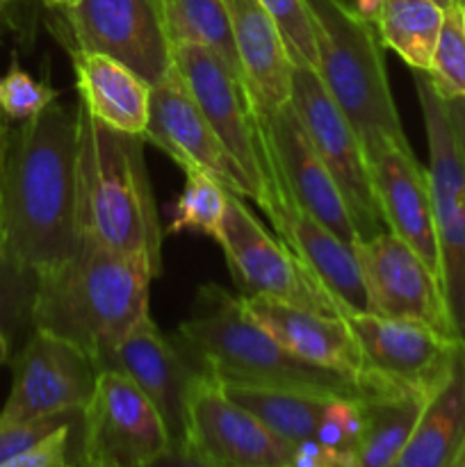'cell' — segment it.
<instances>
[{
    "instance_id": "obj_7",
    "label": "cell",
    "mask_w": 465,
    "mask_h": 467,
    "mask_svg": "<svg viewBox=\"0 0 465 467\" xmlns=\"http://www.w3.org/2000/svg\"><path fill=\"white\" fill-rule=\"evenodd\" d=\"M413 73L429 144L427 173L440 254V283L456 336L465 345V164L456 146L445 100L427 73Z\"/></svg>"
},
{
    "instance_id": "obj_37",
    "label": "cell",
    "mask_w": 465,
    "mask_h": 467,
    "mask_svg": "<svg viewBox=\"0 0 465 467\" xmlns=\"http://www.w3.org/2000/svg\"><path fill=\"white\" fill-rule=\"evenodd\" d=\"M140 467H219L212 459L203 454L191 441H171L167 450L160 451Z\"/></svg>"
},
{
    "instance_id": "obj_40",
    "label": "cell",
    "mask_w": 465,
    "mask_h": 467,
    "mask_svg": "<svg viewBox=\"0 0 465 467\" xmlns=\"http://www.w3.org/2000/svg\"><path fill=\"white\" fill-rule=\"evenodd\" d=\"M9 135H12L9 119L0 112V190H3V171H5V158H7ZM0 254H3V242H0Z\"/></svg>"
},
{
    "instance_id": "obj_14",
    "label": "cell",
    "mask_w": 465,
    "mask_h": 467,
    "mask_svg": "<svg viewBox=\"0 0 465 467\" xmlns=\"http://www.w3.org/2000/svg\"><path fill=\"white\" fill-rule=\"evenodd\" d=\"M356 255L367 287L369 313L427 324L459 340L440 276L401 237L390 231L363 237Z\"/></svg>"
},
{
    "instance_id": "obj_24",
    "label": "cell",
    "mask_w": 465,
    "mask_h": 467,
    "mask_svg": "<svg viewBox=\"0 0 465 467\" xmlns=\"http://www.w3.org/2000/svg\"><path fill=\"white\" fill-rule=\"evenodd\" d=\"M465 447V345L392 467H456Z\"/></svg>"
},
{
    "instance_id": "obj_10",
    "label": "cell",
    "mask_w": 465,
    "mask_h": 467,
    "mask_svg": "<svg viewBox=\"0 0 465 467\" xmlns=\"http://www.w3.org/2000/svg\"><path fill=\"white\" fill-rule=\"evenodd\" d=\"M290 105L313 149L340 187L360 240L388 231L374 194L363 144L315 68L292 64Z\"/></svg>"
},
{
    "instance_id": "obj_9",
    "label": "cell",
    "mask_w": 465,
    "mask_h": 467,
    "mask_svg": "<svg viewBox=\"0 0 465 467\" xmlns=\"http://www.w3.org/2000/svg\"><path fill=\"white\" fill-rule=\"evenodd\" d=\"M62 12L71 53L108 55L150 87L171 73L173 44L162 0H78Z\"/></svg>"
},
{
    "instance_id": "obj_29",
    "label": "cell",
    "mask_w": 465,
    "mask_h": 467,
    "mask_svg": "<svg viewBox=\"0 0 465 467\" xmlns=\"http://www.w3.org/2000/svg\"><path fill=\"white\" fill-rule=\"evenodd\" d=\"M185 187L169 214L167 233L194 231L217 240L226 213L228 190L203 171H185Z\"/></svg>"
},
{
    "instance_id": "obj_5",
    "label": "cell",
    "mask_w": 465,
    "mask_h": 467,
    "mask_svg": "<svg viewBox=\"0 0 465 467\" xmlns=\"http://www.w3.org/2000/svg\"><path fill=\"white\" fill-rule=\"evenodd\" d=\"M317 32V73L363 144L367 164L386 146L410 149L392 99L377 26L346 0H305Z\"/></svg>"
},
{
    "instance_id": "obj_20",
    "label": "cell",
    "mask_w": 465,
    "mask_h": 467,
    "mask_svg": "<svg viewBox=\"0 0 465 467\" xmlns=\"http://www.w3.org/2000/svg\"><path fill=\"white\" fill-rule=\"evenodd\" d=\"M374 194L386 228L406 242L440 276L429 173L410 149L386 146L369 162Z\"/></svg>"
},
{
    "instance_id": "obj_31",
    "label": "cell",
    "mask_w": 465,
    "mask_h": 467,
    "mask_svg": "<svg viewBox=\"0 0 465 467\" xmlns=\"http://www.w3.org/2000/svg\"><path fill=\"white\" fill-rule=\"evenodd\" d=\"M427 76L442 99L465 96V30L459 3L445 9Z\"/></svg>"
},
{
    "instance_id": "obj_11",
    "label": "cell",
    "mask_w": 465,
    "mask_h": 467,
    "mask_svg": "<svg viewBox=\"0 0 465 467\" xmlns=\"http://www.w3.org/2000/svg\"><path fill=\"white\" fill-rule=\"evenodd\" d=\"M173 67L222 144L244 171L253 203L264 208V149L244 80L208 46L173 44Z\"/></svg>"
},
{
    "instance_id": "obj_8",
    "label": "cell",
    "mask_w": 465,
    "mask_h": 467,
    "mask_svg": "<svg viewBox=\"0 0 465 467\" xmlns=\"http://www.w3.org/2000/svg\"><path fill=\"white\" fill-rule=\"evenodd\" d=\"M231 276L246 296H267L315 313L342 317L336 301L305 269L299 255L276 240L251 214L244 199L228 192L222 231L217 235Z\"/></svg>"
},
{
    "instance_id": "obj_12",
    "label": "cell",
    "mask_w": 465,
    "mask_h": 467,
    "mask_svg": "<svg viewBox=\"0 0 465 467\" xmlns=\"http://www.w3.org/2000/svg\"><path fill=\"white\" fill-rule=\"evenodd\" d=\"M14 381L0 409V427L82 413L94 392V360L68 340L35 328L12 363Z\"/></svg>"
},
{
    "instance_id": "obj_18",
    "label": "cell",
    "mask_w": 465,
    "mask_h": 467,
    "mask_svg": "<svg viewBox=\"0 0 465 467\" xmlns=\"http://www.w3.org/2000/svg\"><path fill=\"white\" fill-rule=\"evenodd\" d=\"M255 117L296 205L331 228L346 244H358L360 233L346 208L345 196L310 144L292 105L285 103L278 109H260L255 105Z\"/></svg>"
},
{
    "instance_id": "obj_44",
    "label": "cell",
    "mask_w": 465,
    "mask_h": 467,
    "mask_svg": "<svg viewBox=\"0 0 465 467\" xmlns=\"http://www.w3.org/2000/svg\"><path fill=\"white\" fill-rule=\"evenodd\" d=\"M431 3H436L438 7L447 9V7H451V5H456V3H459V0H431Z\"/></svg>"
},
{
    "instance_id": "obj_39",
    "label": "cell",
    "mask_w": 465,
    "mask_h": 467,
    "mask_svg": "<svg viewBox=\"0 0 465 467\" xmlns=\"http://www.w3.org/2000/svg\"><path fill=\"white\" fill-rule=\"evenodd\" d=\"M346 3H349V7L354 9L360 18H365V21L369 23H377V18L381 16L386 0H346Z\"/></svg>"
},
{
    "instance_id": "obj_13",
    "label": "cell",
    "mask_w": 465,
    "mask_h": 467,
    "mask_svg": "<svg viewBox=\"0 0 465 467\" xmlns=\"http://www.w3.org/2000/svg\"><path fill=\"white\" fill-rule=\"evenodd\" d=\"M171 442L162 415L135 381L117 369H100L82 409L78 454L140 467Z\"/></svg>"
},
{
    "instance_id": "obj_45",
    "label": "cell",
    "mask_w": 465,
    "mask_h": 467,
    "mask_svg": "<svg viewBox=\"0 0 465 467\" xmlns=\"http://www.w3.org/2000/svg\"><path fill=\"white\" fill-rule=\"evenodd\" d=\"M459 7H460V18H463V30H465V0H460Z\"/></svg>"
},
{
    "instance_id": "obj_1",
    "label": "cell",
    "mask_w": 465,
    "mask_h": 467,
    "mask_svg": "<svg viewBox=\"0 0 465 467\" xmlns=\"http://www.w3.org/2000/svg\"><path fill=\"white\" fill-rule=\"evenodd\" d=\"M3 254L36 274L80 249L78 108L53 103L12 128L0 190Z\"/></svg>"
},
{
    "instance_id": "obj_23",
    "label": "cell",
    "mask_w": 465,
    "mask_h": 467,
    "mask_svg": "<svg viewBox=\"0 0 465 467\" xmlns=\"http://www.w3.org/2000/svg\"><path fill=\"white\" fill-rule=\"evenodd\" d=\"M80 105L114 130L144 135L150 85L117 59L100 53H71Z\"/></svg>"
},
{
    "instance_id": "obj_22",
    "label": "cell",
    "mask_w": 465,
    "mask_h": 467,
    "mask_svg": "<svg viewBox=\"0 0 465 467\" xmlns=\"http://www.w3.org/2000/svg\"><path fill=\"white\" fill-rule=\"evenodd\" d=\"M223 7L251 100L260 109L290 103L292 59L272 14L260 0H223Z\"/></svg>"
},
{
    "instance_id": "obj_46",
    "label": "cell",
    "mask_w": 465,
    "mask_h": 467,
    "mask_svg": "<svg viewBox=\"0 0 465 467\" xmlns=\"http://www.w3.org/2000/svg\"><path fill=\"white\" fill-rule=\"evenodd\" d=\"M456 467H465V447H463V451H460V456H459V463H456Z\"/></svg>"
},
{
    "instance_id": "obj_33",
    "label": "cell",
    "mask_w": 465,
    "mask_h": 467,
    "mask_svg": "<svg viewBox=\"0 0 465 467\" xmlns=\"http://www.w3.org/2000/svg\"><path fill=\"white\" fill-rule=\"evenodd\" d=\"M57 91L48 82L35 80L14 59L9 71L0 78V112L9 121H27L55 103Z\"/></svg>"
},
{
    "instance_id": "obj_43",
    "label": "cell",
    "mask_w": 465,
    "mask_h": 467,
    "mask_svg": "<svg viewBox=\"0 0 465 467\" xmlns=\"http://www.w3.org/2000/svg\"><path fill=\"white\" fill-rule=\"evenodd\" d=\"M48 7H57V9H67V7H73V5L78 3V0H44Z\"/></svg>"
},
{
    "instance_id": "obj_27",
    "label": "cell",
    "mask_w": 465,
    "mask_h": 467,
    "mask_svg": "<svg viewBox=\"0 0 465 467\" xmlns=\"http://www.w3.org/2000/svg\"><path fill=\"white\" fill-rule=\"evenodd\" d=\"M445 9L431 0H386L377 32L383 48H390L413 71L427 73L440 35Z\"/></svg>"
},
{
    "instance_id": "obj_35",
    "label": "cell",
    "mask_w": 465,
    "mask_h": 467,
    "mask_svg": "<svg viewBox=\"0 0 465 467\" xmlns=\"http://www.w3.org/2000/svg\"><path fill=\"white\" fill-rule=\"evenodd\" d=\"M82 418V413H71V415H50V418H39V420H27V422H16V424H5L0 427V463H5L12 456L23 454L30 447L39 445L44 438H48L50 433L57 431L59 427H67V424L78 422Z\"/></svg>"
},
{
    "instance_id": "obj_4",
    "label": "cell",
    "mask_w": 465,
    "mask_h": 467,
    "mask_svg": "<svg viewBox=\"0 0 465 467\" xmlns=\"http://www.w3.org/2000/svg\"><path fill=\"white\" fill-rule=\"evenodd\" d=\"M171 340L201 372L222 383L299 388L363 400L358 383L292 356L246 313L240 296L219 285L196 292L191 315Z\"/></svg>"
},
{
    "instance_id": "obj_38",
    "label": "cell",
    "mask_w": 465,
    "mask_h": 467,
    "mask_svg": "<svg viewBox=\"0 0 465 467\" xmlns=\"http://www.w3.org/2000/svg\"><path fill=\"white\" fill-rule=\"evenodd\" d=\"M442 100H445L447 117H450L451 130H454L456 137V146H459V153L465 164V96H451V99Z\"/></svg>"
},
{
    "instance_id": "obj_32",
    "label": "cell",
    "mask_w": 465,
    "mask_h": 467,
    "mask_svg": "<svg viewBox=\"0 0 465 467\" xmlns=\"http://www.w3.org/2000/svg\"><path fill=\"white\" fill-rule=\"evenodd\" d=\"M281 30L292 64L317 71V32L305 0H260Z\"/></svg>"
},
{
    "instance_id": "obj_28",
    "label": "cell",
    "mask_w": 465,
    "mask_h": 467,
    "mask_svg": "<svg viewBox=\"0 0 465 467\" xmlns=\"http://www.w3.org/2000/svg\"><path fill=\"white\" fill-rule=\"evenodd\" d=\"M162 7L171 44L208 46L244 80L223 0H162Z\"/></svg>"
},
{
    "instance_id": "obj_19",
    "label": "cell",
    "mask_w": 465,
    "mask_h": 467,
    "mask_svg": "<svg viewBox=\"0 0 465 467\" xmlns=\"http://www.w3.org/2000/svg\"><path fill=\"white\" fill-rule=\"evenodd\" d=\"M278 178L281 181L276 182L272 201L264 210L274 231L278 233V240L285 242L299 255L305 269L336 301L342 317L369 313L367 287H365L363 272H360L356 246L346 244L331 228L319 223L304 208H299L296 201L292 199L281 171H278Z\"/></svg>"
},
{
    "instance_id": "obj_15",
    "label": "cell",
    "mask_w": 465,
    "mask_h": 467,
    "mask_svg": "<svg viewBox=\"0 0 465 467\" xmlns=\"http://www.w3.org/2000/svg\"><path fill=\"white\" fill-rule=\"evenodd\" d=\"M141 137L164 150L182 171H203L223 190L242 199H253L244 171L205 121L176 67L164 80L150 87L149 123Z\"/></svg>"
},
{
    "instance_id": "obj_17",
    "label": "cell",
    "mask_w": 465,
    "mask_h": 467,
    "mask_svg": "<svg viewBox=\"0 0 465 467\" xmlns=\"http://www.w3.org/2000/svg\"><path fill=\"white\" fill-rule=\"evenodd\" d=\"M96 369H117L126 374L153 401L167 424L169 438L185 441L190 392L201 369L171 337L160 333L150 313L117 342Z\"/></svg>"
},
{
    "instance_id": "obj_41",
    "label": "cell",
    "mask_w": 465,
    "mask_h": 467,
    "mask_svg": "<svg viewBox=\"0 0 465 467\" xmlns=\"http://www.w3.org/2000/svg\"><path fill=\"white\" fill-rule=\"evenodd\" d=\"M71 467H123L112 463V461L105 459H96V456H85V454H76V461H73Z\"/></svg>"
},
{
    "instance_id": "obj_36",
    "label": "cell",
    "mask_w": 465,
    "mask_h": 467,
    "mask_svg": "<svg viewBox=\"0 0 465 467\" xmlns=\"http://www.w3.org/2000/svg\"><path fill=\"white\" fill-rule=\"evenodd\" d=\"M76 427H80V420L67 427H59L57 431L50 433L48 438L39 442V445L30 447L23 454L12 456L0 467H71L76 456H71V442Z\"/></svg>"
},
{
    "instance_id": "obj_30",
    "label": "cell",
    "mask_w": 465,
    "mask_h": 467,
    "mask_svg": "<svg viewBox=\"0 0 465 467\" xmlns=\"http://www.w3.org/2000/svg\"><path fill=\"white\" fill-rule=\"evenodd\" d=\"M36 295V272L0 254V328L9 340L35 331L32 308Z\"/></svg>"
},
{
    "instance_id": "obj_21",
    "label": "cell",
    "mask_w": 465,
    "mask_h": 467,
    "mask_svg": "<svg viewBox=\"0 0 465 467\" xmlns=\"http://www.w3.org/2000/svg\"><path fill=\"white\" fill-rule=\"evenodd\" d=\"M240 299L246 313L292 356L358 383L360 349L345 317L315 313L267 296L242 295Z\"/></svg>"
},
{
    "instance_id": "obj_16",
    "label": "cell",
    "mask_w": 465,
    "mask_h": 467,
    "mask_svg": "<svg viewBox=\"0 0 465 467\" xmlns=\"http://www.w3.org/2000/svg\"><path fill=\"white\" fill-rule=\"evenodd\" d=\"M187 441L219 467H287L292 445L264 427L201 372L187 406Z\"/></svg>"
},
{
    "instance_id": "obj_2",
    "label": "cell",
    "mask_w": 465,
    "mask_h": 467,
    "mask_svg": "<svg viewBox=\"0 0 465 467\" xmlns=\"http://www.w3.org/2000/svg\"><path fill=\"white\" fill-rule=\"evenodd\" d=\"M158 274L140 255L80 242L71 258L36 274L32 327L80 347L98 365L149 315L150 283Z\"/></svg>"
},
{
    "instance_id": "obj_3",
    "label": "cell",
    "mask_w": 465,
    "mask_h": 467,
    "mask_svg": "<svg viewBox=\"0 0 465 467\" xmlns=\"http://www.w3.org/2000/svg\"><path fill=\"white\" fill-rule=\"evenodd\" d=\"M141 135L114 130L78 103V233L80 242L140 255L162 272V223Z\"/></svg>"
},
{
    "instance_id": "obj_47",
    "label": "cell",
    "mask_w": 465,
    "mask_h": 467,
    "mask_svg": "<svg viewBox=\"0 0 465 467\" xmlns=\"http://www.w3.org/2000/svg\"><path fill=\"white\" fill-rule=\"evenodd\" d=\"M7 3H9V0H0V12H3L5 5H7Z\"/></svg>"
},
{
    "instance_id": "obj_6",
    "label": "cell",
    "mask_w": 465,
    "mask_h": 467,
    "mask_svg": "<svg viewBox=\"0 0 465 467\" xmlns=\"http://www.w3.org/2000/svg\"><path fill=\"white\" fill-rule=\"evenodd\" d=\"M360 349L358 386L369 395H419L431 400L454 369L460 342L427 324L383 317L377 313L345 315Z\"/></svg>"
},
{
    "instance_id": "obj_25",
    "label": "cell",
    "mask_w": 465,
    "mask_h": 467,
    "mask_svg": "<svg viewBox=\"0 0 465 467\" xmlns=\"http://www.w3.org/2000/svg\"><path fill=\"white\" fill-rule=\"evenodd\" d=\"M222 388L235 404L249 410L292 447L315 438L324 409L328 401L336 400L331 395L299 390V388L251 386V383H222Z\"/></svg>"
},
{
    "instance_id": "obj_34",
    "label": "cell",
    "mask_w": 465,
    "mask_h": 467,
    "mask_svg": "<svg viewBox=\"0 0 465 467\" xmlns=\"http://www.w3.org/2000/svg\"><path fill=\"white\" fill-rule=\"evenodd\" d=\"M363 431V406L360 400H346L336 397L326 404L322 418H319L315 441L322 442L331 450L354 451Z\"/></svg>"
},
{
    "instance_id": "obj_26",
    "label": "cell",
    "mask_w": 465,
    "mask_h": 467,
    "mask_svg": "<svg viewBox=\"0 0 465 467\" xmlns=\"http://www.w3.org/2000/svg\"><path fill=\"white\" fill-rule=\"evenodd\" d=\"M427 404L419 395L363 397V431L354 447V467H392Z\"/></svg>"
},
{
    "instance_id": "obj_42",
    "label": "cell",
    "mask_w": 465,
    "mask_h": 467,
    "mask_svg": "<svg viewBox=\"0 0 465 467\" xmlns=\"http://www.w3.org/2000/svg\"><path fill=\"white\" fill-rule=\"evenodd\" d=\"M9 347H12V340H9L7 333L0 328V365L9 360Z\"/></svg>"
},
{
    "instance_id": "obj_48",
    "label": "cell",
    "mask_w": 465,
    "mask_h": 467,
    "mask_svg": "<svg viewBox=\"0 0 465 467\" xmlns=\"http://www.w3.org/2000/svg\"><path fill=\"white\" fill-rule=\"evenodd\" d=\"M459 3H460V0H459Z\"/></svg>"
}]
</instances>
